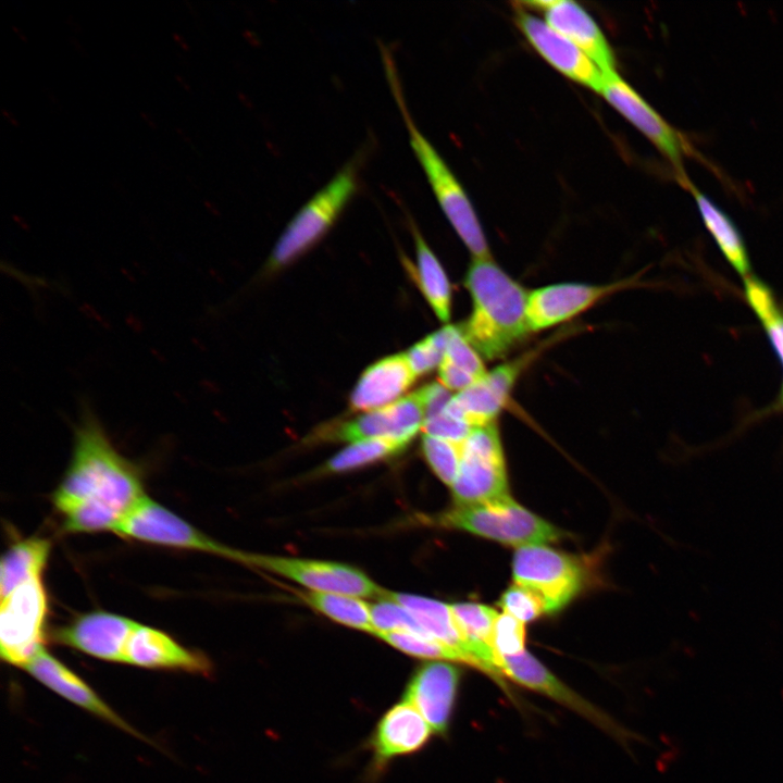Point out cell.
<instances>
[{"label": "cell", "instance_id": "6da1fadb", "mask_svg": "<svg viewBox=\"0 0 783 783\" xmlns=\"http://www.w3.org/2000/svg\"><path fill=\"white\" fill-rule=\"evenodd\" d=\"M79 409L71 461L53 505L67 532H114L146 495L138 470L113 446L91 407L83 402Z\"/></svg>", "mask_w": 783, "mask_h": 783}, {"label": "cell", "instance_id": "7a4b0ae2", "mask_svg": "<svg viewBox=\"0 0 783 783\" xmlns=\"http://www.w3.org/2000/svg\"><path fill=\"white\" fill-rule=\"evenodd\" d=\"M464 284L472 311L459 326L461 333L481 357L494 360L505 356L531 332L529 293L492 258H473Z\"/></svg>", "mask_w": 783, "mask_h": 783}, {"label": "cell", "instance_id": "3957f363", "mask_svg": "<svg viewBox=\"0 0 783 783\" xmlns=\"http://www.w3.org/2000/svg\"><path fill=\"white\" fill-rule=\"evenodd\" d=\"M382 54L386 76L408 129L412 150L436 200L472 257L492 258L485 233L465 190L437 150L414 124L406 105L393 57L386 48L382 49Z\"/></svg>", "mask_w": 783, "mask_h": 783}, {"label": "cell", "instance_id": "277c9868", "mask_svg": "<svg viewBox=\"0 0 783 783\" xmlns=\"http://www.w3.org/2000/svg\"><path fill=\"white\" fill-rule=\"evenodd\" d=\"M361 157L355 156L347 162L296 213L272 250L269 271L289 264L327 233L357 192Z\"/></svg>", "mask_w": 783, "mask_h": 783}, {"label": "cell", "instance_id": "5b68a950", "mask_svg": "<svg viewBox=\"0 0 783 783\" xmlns=\"http://www.w3.org/2000/svg\"><path fill=\"white\" fill-rule=\"evenodd\" d=\"M432 522L522 547L555 542L561 536L557 527L520 506L510 496L488 504L456 506Z\"/></svg>", "mask_w": 783, "mask_h": 783}, {"label": "cell", "instance_id": "8992f818", "mask_svg": "<svg viewBox=\"0 0 783 783\" xmlns=\"http://www.w3.org/2000/svg\"><path fill=\"white\" fill-rule=\"evenodd\" d=\"M451 489L456 506L488 504L510 496L496 422L473 428L461 444L460 468Z\"/></svg>", "mask_w": 783, "mask_h": 783}, {"label": "cell", "instance_id": "52a82bcc", "mask_svg": "<svg viewBox=\"0 0 783 783\" xmlns=\"http://www.w3.org/2000/svg\"><path fill=\"white\" fill-rule=\"evenodd\" d=\"M514 584L532 592L545 613L566 607L584 585V570L576 558L545 545L520 547L513 557Z\"/></svg>", "mask_w": 783, "mask_h": 783}, {"label": "cell", "instance_id": "ba28073f", "mask_svg": "<svg viewBox=\"0 0 783 783\" xmlns=\"http://www.w3.org/2000/svg\"><path fill=\"white\" fill-rule=\"evenodd\" d=\"M238 562L296 582L311 592L377 599L386 593L364 572L340 562L241 550Z\"/></svg>", "mask_w": 783, "mask_h": 783}, {"label": "cell", "instance_id": "9c48e42d", "mask_svg": "<svg viewBox=\"0 0 783 783\" xmlns=\"http://www.w3.org/2000/svg\"><path fill=\"white\" fill-rule=\"evenodd\" d=\"M48 600L41 579L28 581L1 599L0 655L24 668L44 648Z\"/></svg>", "mask_w": 783, "mask_h": 783}, {"label": "cell", "instance_id": "30bf717a", "mask_svg": "<svg viewBox=\"0 0 783 783\" xmlns=\"http://www.w3.org/2000/svg\"><path fill=\"white\" fill-rule=\"evenodd\" d=\"M425 403L421 389L399 400L353 419L325 424L308 436L310 443H356L372 438H391L411 443L422 431Z\"/></svg>", "mask_w": 783, "mask_h": 783}, {"label": "cell", "instance_id": "8fae6325", "mask_svg": "<svg viewBox=\"0 0 783 783\" xmlns=\"http://www.w3.org/2000/svg\"><path fill=\"white\" fill-rule=\"evenodd\" d=\"M600 95L660 151L683 186L688 181L684 158L695 153L683 134L669 124L617 72L604 75Z\"/></svg>", "mask_w": 783, "mask_h": 783}, {"label": "cell", "instance_id": "7c38bea8", "mask_svg": "<svg viewBox=\"0 0 783 783\" xmlns=\"http://www.w3.org/2000/svg\"><path fill=\"white\" fill-rule=\"evenodd\" d=\"M120 536L167 547L219 555L237 561L240 550L227 547L145 496L114 530Z\"/></svg>", "mask_w": 783, "mask_h": 783}, {"label": "cell", "instance_id": "4fadbf2b", "mask_svg": "<svg viewBox=\"0 0 783 783\" xmlns=\"http://www.w3.org/2000/svg\"><path fill=\"white\" fill-rule=\"evenodd\" d=\"M514 22L530 45L552 67L571 80L600 94L604 73L576 45L545 20L530 13L520 2L514 3Z\"/></svg>", "mask_w": 783, "mask_h": 783}, {"label": "cell", "instance_id": "5bb4252c", "mask_svg": "<svg viewBox=\"0 0 783 783\" xmlns=\"http://www.w3.org/2000/svg\"><path fill=\"white\" fill-rule=\"evenodd\" d=\"M536 356V350H532L487 371L477 382L453 395L447 411L472 428L495 423L523 369Z\"/></svg>", "mask_w": 783, "mask_h": 783}, {"label": "cell", "instance_id": "9a60e30c", "mask_svg": "<svg viewBox=\"0 0 783 783\" xmlns=\"http://www.w3.org/2000/svg\"><path fill=\"white\" fill-rule=\"evenodd\" d=\"M631 284L630 279L601 285L560 283L534 289L527 298L529 327L531 332H537L558 325Z\"/></svg>", "mask_w": 783, "mask_h": 783}, {"label": "cell", "instance_id": "2e32d148", "mask_svg": "<svg viewBox=\"0 0 783 783\" xmlns=\"http://www.w3.org/2000/svg\"><path fill=\"white\" fill-rule=\"evenodd\" d=\"M137 624L115 613L92 611L59 627L53 637L59 644L95 658L124 662L126 644Z\"/></svg>", "mask_w": 783, "mask_h": 783}, {"label": "cell", "instance_id": "e0dca14e", "mask_svg": "<svg viewBox=\"0 0 783 783\" xmlns=\"http://www.w3.org/2000/svg\"><path fill=\"white\" fill-rule=\"evenodd\" d=\"M527 10H537L544 20L584 51L604 74L616 71V58L602 30L579 3L570 0L520 2Z\"/></svg>", "mask_w": 783, "mask_h": 783}, {"label": "cell", "instance_id": "ac0fdd59", "mask_svg": "<svg viewBox=\"0 0 783 783\" xmlns=\"http://www.w3.org/2000/svg\"><path fill=\"white\" fill-rule=\"evenodd\" d=\"M459 681L460 671L453 664L440 660L426 662L411 676L403 700L424 717L433 731L444 733L450 721Z\"/></svg>", "mask_w": 783, "mask_h": 783}, {"label": "cell", "instance_id": "d6986e66", "mask_svg": "<svg viewBox=\"0 0 783 783\" xmlns=\"http://www.w3.org/2000/svg\"><path fill=\"white\" fill-rule=\"evenodd\" d=\"M124 663L202 675H209L212 670L210 661L202 654L183 647L160 630L141 624H137L126 644Z\"/></svg>", "mask_w": 783, "mask_h": 783}, {"label": "cell", "instance_id": "ffe728a7", "mask_svg": "<svg viewBox=\"0 0 783 783\" xmlns=\"http://www.w3.org/2000/svg\"><path fill=\"white\" fill-rule=\"evenodd\" d=\"M23 669L41 684L76 706L135 736H140L89 685L48 654L45 648H41Z\"/></svg>", "mask_w": 783, "mask_h": 783}, {"label": "cell", "instance_id": "44dd1931", "mask_svg": "<svg viewBox=\"0 0 783 783\" xmlns=\"http://www.w3.org/2000/svg\"><path fill=\"white\" fill-rule=\"evenodd\" d=\"M433 732L412 705L405 700L396 704L382 717L371 739L375 767L382 769L396 757L418 751Z\"/></svg>", "mask_w": 783, "mask_h": 783}, {"label": "cell", "instance_id": "7402d4cb", "mask_svg": "<svg viewBox=\"0 0 783 783\" xmlns=\"http://www.w3.org/2000/svg\"><path fill=\"white\" fill-rule=\"evenodd\" d=\"M499 669L519 684L555 698L599 726L618 735L622 733L607 716L567 687L525 650L515 656L500 657Z\"/></svg>", "mask_w": 783, "mask_h": 783}, {"label": "cell", "instance_id": "603a6c76", "mask_svg": "<svg viewBox=\"0 0 783 783\" xmlns=\"http://www.w3.org/2000/svg\"><path fill=\"white\" fill-rule=\"evenodd\" d=\"M406 353L386 357L369 366L350 395V409L372 411L400 399L415 381Z\"/></svg>", "mask_w": 783, "mask_h": 783}, {"label": "cell", "instance_id": "cb8c5ba5", "mask_svg": "<svg viewBox=\"0 0 783 783\" xmlns=\"http://www.w3.org/2000/svg\"><path fill=\"white\" fill-rule=\"evenodd\" d=\"M388 598L411 613L414 626L411 632L438 641L463 655L468 663L477 668L469 644L453 616L451 604L405 593L386 591ZM381 597V598H383Z\"/></svg>", "mask_w": 783, "mask_h": 783}, {"label": "cell", "instance_id": "d4e9b609", "mask_svg": "<svg viewBox=\"0 0 783 783\" xmlns=\"http://www.w3.org/2000/svg\"><path fill=\"white\" fill-rule=\"evenodd\" d=\"M683 187L693 196L705 226L726 260L741 275L746 276L750 270L749 259L744 240L732 219L691 179Z\"/></svg>", "mask_w": 783, "mask_h": 783}, {"label": "cell", "instance_id": "484cf974", "mask_svg": "<svg viewBox=\"0 0 783 783\" xmlns=\"http://www.w3.org/2000/svg\"><path fill=\"white\" fill-rule=\"evenodd\" d=\"M51 551V543L39 537L16 540L4 552L0 563V598L20 585L41 579Z\"/></svg>", "mask_w": 783, "mask_h": 783}, {"label": "cell", "instance_id": "4316f807", "mask_svg": "<svg viewBox=\"0 0 783 783\" xmlns=\"http://www.w3.org/2000/svg\"><path fill=\"white\" fill-rule=\"evenodd\" d=\"M410 226L417 252L418 285L436 316L447 323L451 313V286L448 276L415 224L411 222Z\"/></svg>", "mask_w": 783, "mask_h": 783}, {"label": "cell", "instance_id": "83f0119b", "mask_svg": "<svg viewBox=\"0 0 783 783\" xmlns=\"http://www.w3.org/2000/svg\"><path fill=\"white\" fill-rule=\"evenodd\" d=\"M481 355L461 333L459 326L451 327L438 377L448 390L461 391L486 374Z\"/></svg>", "mask_w": 783, "mask_h": 783}, {"label": "cell", "instance_id": "f1b7e54d", "mask_svg": "<svg viewBox=\"0 0 783 783\" xmlns=\"http://www.w3.org/2000/svg\"><path fill=\"white\" fill-rule=\"evenodd\" d=\"M300 597L309 607L340 623L374 635L371 604L360 597L320 592H302Z\"/></svg>", "mask_w": 783, "mask_h": 783}, {"label": "cell", "instance_id": "f546056e", "mask_svg": "<svg viewBox=\"0 0 783 783\" xmlns=\"http://www.w3.org/2000/svg\"><path fill=\"white\" fill-rule=\"evenodd\" d=\"M410 444L391 438H372L351 443L328 459L316 474L328 475L356 470L401 453Z\"/></svg>", "mask_w": 783, "mask_h": 783}, {"label": "cell", "instance_id": "4dcf8cb0", "mask_svg": "<svg viewBox=\"0 0 783 783\" xmlns=\"http://www.w3.org/2000/svg\"><path fill=\"white\" fill-rule=\"evenodd\" d=\"M376 636L398 650L413 657L430 659L432 661L446 660L468 663L467 658L459 651L438 641L425 637L411 631H391L381 633Z\"/></svg>", "mask_w": 783, "mask_h": 783}, {"label": "cell", "instance_id": "1f68e13d", "mask_svg": "<svg viewBox=\"0 0 783 783\" xmlns=\"http://www.w3.org/2000/svg\"><path fill=\"white\" fill-rule=\"evenodd\" d=\"M461 444L424 434L421 440V450L428 467L449 487L459 472Z\"/></svg>", "mask_w": 783, "mask_h": 783}, {"label": "cell", "instance_id": "d6a6232c", "mask_svg": "<svg viewBox=\"0 0 783 783\" xmlns=\"http://www.w3.org/2000/svg\"><path fill=\"white\" fill-rule=\"evenodd\" d=\"M452 325L432 333L412 346L407 352L409 364L418 376L438 368L443 361Z\"/></svg>", "mask_w": 783, "mask_h": 783}, {"label": "cell", "instance_id": "836d02e7", "mask_svg": "<svg viewBox=\"0 0 783 783\" xmlns=\"http://www.w3.org/2000/svg\"><path fill=\"white\" fill-rule=\"evenodd\" d=\"M524 643V623L509 613L499 614L495 622L493 636L494 650L499 660L500 657L515 656L523 652Z\"/></svg>", "mask_w": 783, "mask_h": 783}, {"label": "cell", "instance_id": "e575fe53", "mask_svg": "<svg viewBox=\"0 0 783 783\" xmlns=\"http://www.w3.org/2000/svg\"><path fill=\"white\" fill-rule=\"evenodd\" d=\"M473 428L463 420L444 409L425 414L422 432L424 435L461 444Z\"/></svg>", "mask_w": 783, "mask_h": 783}, {"label": "cell", "instance_id": "d590c367", "mask_svg": "<svg viewBox=\"0 0 783 783\" xmlns=\"http://www.w3.org/2000/svg\"><path fill=\"white\" fill-rule=\"evenodd\" d=\"M499 605L506 613L523 623L533 621L545 613L540 600L532 592L517 584L502 594Z\"/></svg>", "mask_w": 783, "mask_h": 783}, {"label": "cell", "instance_id": "8d00e7d4", "mask_svg": "<svg viewBox=\"0 0 783 783\" xmlns=\"http://www.w3.org/2000/svg\"><path fill=\"white\" fill-rule=\"evenodd\" d=\"M780 405H781V408L783 409V386H782V390H781V395H780Z\"/></svg>", "mask_w": 783, "mask_h": 783}, {"label": "cell", "instance_id": "74e56055", "mask_svg": "<svg viewBox=\"0 0 783 783\" xmlns=\"http://www.w3.org/2000/svg\"><path fill=\"white\" fill-rule=\"evenodd\" d=\"M780 324H781V327H782V330H783V311H782L781 316H780Z\"/></svg>", "mask_w": 783, "mask_h": 783}]
</instances>
